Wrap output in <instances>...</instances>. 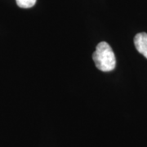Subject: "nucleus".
<instances>
[{"mask_svg": "<svg viewBox=\"0 0 147 147\" xmlns=\"http://www.w3.org/2000/svg\"><path fill=\"white\" fill-rule=\"evenodd\" d=\"M92 59L96 67L101 71L109 72L115 68V55L106 42H101L96 45Z\"/></svg>", "mask_w": 147, "mask_h": 147, "instance_id": "f257e3e1", "label": "nucleus"}, {"mask_svg": "<svg viewBox=\"0 0 147 147\" xmlns=\"http://www.w3.org/2000/svg\"><path fill=\"white\" fill-rule=\"evenodd\" d=\"M134 44L137 50L147 58V34L145 32L139 33L134 38Z\"/></svg>", "mask_w": 147, "mask_h": 147, "instance_id": "f03ea898", "label": "nucleus"}, {"mask_svg": "<svg viewBox=\"0 0 147 147\" xmlns=\"http://www.w3.org/2000/svg\"><path fill=\"white\" fill-rule=\"evenodd\" d=\"M16 4L21 8H30L36 3L37 0H16Z\"/></svg>", "mask_w": 147, "mask_h": 147, "instance_id": "7ed1b4c3", "label": "nucleus"}]
</instances>
